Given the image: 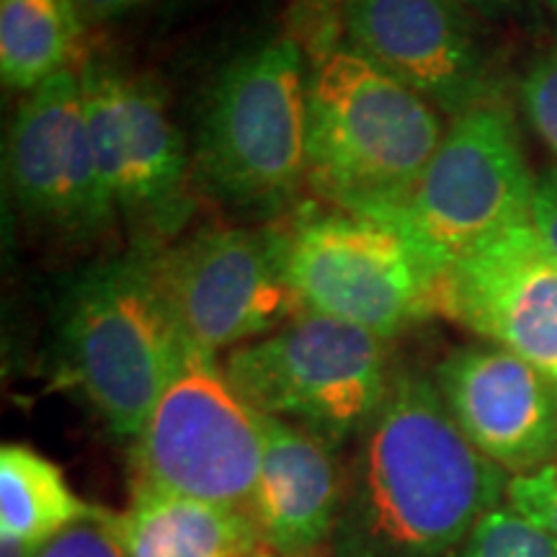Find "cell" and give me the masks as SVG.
<instances>
[{"label": "cell", "mask_w": 557, "mask_h": 557, "mask_svg": "<svg viewBox=\"0 0 557 557\" xmlns=\"http://www.w3.org/2000/svg\"><path fill=\"white\" fill-rule=\"evenodd\" d=\"M508 478L468 442L434 380L395 372L357 438L329 557H455Z\"/></svg>", "instance_id": "obj_1"}, {"label": "cell", "mask_w": 557, "mask_h": 557, "mask_svg": "<svg viewBox=\"0 0 557 557\" xmlns=\"http://www.w3.org/2000/svg\"><path fill=\"white\" fill-rule=\"evenodd\" d=\"M305 54L312 191L359 214L400 201L442 145V111L341 37Z\"/></svg>", "instance_id": "obj_2"}, {"label": "cell", "mask_w": 557, "mask_h": 557, "mask_svg": "<svg viewBox=\"0 0 557 557\" xmlns=\"http://www.w3.org/2000/svg\"><path fill=\"white\" fill-rule=\"evenodd\" d=\"M186 346L148 246L86 269L62 299V364L120 438H137Z\"/></svg>", "instance_id": "obj_3"}, {"label": "cell", "mask_w": 557, "mask_h": 557, "mask_svg": "<svg viewBox=\"0 0 557 557\" xmlns=\"http://www.w3.org/2000/svg\"><path fill=\"white\" fill-rule=\"evenodd\" d=\"M194 178L238 209H282L308 184V54L271 39L222 67L201 111Z\"/></svg>", "instance_id": "obj_4"}, {"label": "cell", "mask_w": 557, "mask_h": 557, "mask_svg": "<svg viewBox=\"0 0 557 557\" xmlns=\"http://www.w3.org/2000/svg\"><path fill=\"white\" fill-rule=\"evenodd\" d=\"M534 189L517 116L506 99H496L449 120L410 194L367 218L398 230L444 276L496 235L532 225Z\"/></svg>", "instance_id": "obj_5"}, {"label": "cell", "mask_w": 557, "mask_h": 557, "mask_svg": "<svg viewBox=\"0 0 557 557\" xmlns=\"http://www.w3.org/2000/svg\"><path fill=\"white\" fill-rule=\"evenodd\" d=\"M222 367L263 416L344 449L385 406L395 372L389 341L315 312L225 354Z\"/></svg>", "instance_id": "obj_6"}, {"label": "cell", "mask_w": 557, "mask_h": 557, "mask_svg": "<svg viewBox=\"0 0 557 557\" xmlns=\"http://www.w3.org/2000/svg\"><path fill=\"white\" fill-rule=\"evenodd\" d=\"M284 233L299 312L393 341L442 315V274L398 230L348 209H305Z\"/></svg>", "instance_id": "obj_7"}, {"label": "cell", "mask_w": 557, "mask_h": 557, "mask_svg": "<svg viewBox=\"0 0 557 557\" xmlns=\"http://www.w3.org/2000/svg\"><path fill=\"white\" fill-rule=\"evenodd\" d=\"M267 416L214 354L189 341L135 438V483L243 508L259 480Z\"/></svg>", "instance_id": "obj_8"}, {"label": "cell", "mask_w": 557, "mask_h": 557, "mask_svg": "<svg viewBox=\"0 0 557 557\" xmlns=\"http://www.w3.org/2000/svg\"><path fill=\"white\" fill-rule=\"evenodd\" d=\"M78 75L96 160L116 218L129 222L137 246L176 240L197 209V178L163 88L150 75L94 54Z\"/></svg>", "instance_id": "obj_9"}, {"label": "cell", "mask_w": 557, "mask_h": 557, "mask_svg": "<svg viewBox=\"0 0 557 557\" xmlns=\"http://www.w3.org/2000/svg\"><path fill=\"white\" fill-rule=\"evenodd\" d=\"M150 259L181 331L214 357L269 336L299 312L282 227L207 225L150 248Z\"/></svg>", "instance_id": "obj_10"}, {"label": "cell", "mask_w": 557, "mask_h": 557, "mask_svg": "<svg viewBox=\"0 0 557 557\" xmlns=\"http://www.w3.org/2000/svg\"><path fill=\"white\" fill-rule=\"evenodd\" d=\"M5 178L26 220L99 235L116 209L103 184L78 70L54 75L18 103L5 139Z\"/></svg>", "instance_id": "obj_11"}, {"label": "cell", "mask_w": 557, "mask_h": 557, "mask_svg": "<svg viewBox=\"0 0 557 557\" xmlns=\"http://www.w3.org/2000/svg\"><path fill=\"white\" fill-rule=\"evenodd\" d=\"M341 39L449 120L504 99L472 11L459 0H364L341 16Z\"/></svg>", "instance_id": "obj_12"}, {"label": "cell", "mask_w": 557, "mask_h": 557, "mask_svg": "<svg viewBox=\"0 0 557 557\" xmlns=\"http://www.w3.org/2000/svg\"><path fill=\"white\" fill-rule=\"evenodd\" d=\"M442 315L517 354L557 389V259L532 225L506 230L451 263Z\"/></svg>", "instance_id": "obj_13"}, {"label": "cell", "mask_w": 557, "mask_h": 557, "mask_svg": "<svg viewBox=\"0 0 557 557\" xmlns=\"http://www.w3.org/2000/svg\"><path fill=\"white\" fill-rule=\"evenodd\" d=\"M434 385L459 431L508 478L557 457V389L508 348H457L436 367Z\"/></svg>", "instance_id": "obj_14"}, {"label": "cell", "mask_w": 557, "mask_h": 557, "mask_svg": "<svg viewBox=\"0 0 557 557\" xmlns=\"http://www.w3.org/2000/svg\"><path fill=\"white\" fill-rule=\"evenodd\" d=\"M344 487L346 470L336 447L282 418L267 416L261 472L243 511L269 555H329Z\"/></svg>", "instance_id": "obj_15"}, {"label": "cell", "mask_w": 557, "mask_h": 557, "mask_svg": "<svg viewBox=\"0 0 557 557\" xmlns=\"http://www.w3.org/2000/svg\"><path fill=\"white\" fill-rule=\"evenodd\" d=\"M129 557H259L267 553L243 508L135 483L120 513Z\"/></svg>", "instance_id": "obj_16"}, {"label": "cell", "mask_w": 557, "mask_h": 557, "mask_svg": "<svg viewBox=\"0 0 557 557\" xmlns=\"http://www.w3.org/2000/svg\"><path fill=\"white\" fill-rule=\"evenodd\" d=\"M88 24L75 0H0V73L5 88L32 94L81 70Z\"/></svg>", "instance_id": "obj_17"}, {"label": "cell", "mask_w": 557, "mask_h": 557, "mask_svg": "<svg viewBox=\"0 0 557 557\" xmlns=\"http://www.w3.org/2000/svg\"><path fill=\"white\" fill-rule=\"evenodd\" d=\"M52 459L24 444L0 449V540L37 549L90 513Z\"/></svg>", "instance_id": "obj_18"}, {"label": "cell", "mask_w": 557, "mask_h": 557, "mask_svg": "<svg viewBox=\"0 0 557 557\" xmlns=\"http://www.w3.org/2000/svg\"><path fill=\"white\" fill-rule=\"evenodd\" d=\"M455 557H557V540L513 506L500 504L478 521Z\"/></svg>", "instance_id": "obj_19"}, {"label": "cell", "mask_w": 557, "mask_h": 557, "mask_svg": "<svg viewBox=\"0 0 557 557\" xmlns=\"http://www.w3.org/2000/svg\"><path fill=\"white\" fill-rule=\"evenodd\" d=\"M32 557H129L120 513L94 506L81 521L34 549Z\"/></svg>", "instance_id": "obj_20"}, {"label": "cell", "mask_w": 557, "mask_h": 557, "mask_svg": "<svg viewBox=\"0 0 557 557\" xmlns=\"http://www.w3.org/2000/svg\"><path fill=\"white\" fill-rule=\"evenodd\" d=\"M521 107L532 129L557 156V52L534 60L519 86Z\"/></svg>", "instance_id": "obj_21"}, {"label": "cell", "mask_w": 557, "mask_h": 557, "mask_svg": "<svg viewBox=\"0 0 557 557\" xmlns=\"http://www.w3.org/2000/svg\"><path fill=\"white\" fill-rule=\"evenodd\" d=\"M506 504L557 540V457L527 475L508 480Z\"/></svg>", "instance_id": "obj_22"}, {"label": "cell", "mask_w": 557, "mask_h": 557, "mask_svg": "<svg viewBox=\"0 0 557 557\" xmlns=\"http://www.w3.org/2000/svg\"><path fill=\"white\" fill-rule=\"evenodd\" d=\"M357 3L364 0H292L289 37H295L302 50L318 41L341 37V16Z\"/></svg>", "instance_id": "obj_23"}, {"label": "cell", "mask_w": 557, "mask_h": 557, "mask_svg": "<svg viewBox=\"0 0 557 557\" xmlns=\"http://www.w3.org/2000/svg\"><path fill=\"white\" fill-rule=\"evenodd\" d=\"M75 3H78L90 29V26H114L148 16V13L160 11L173 0H75Z\"/></svg>", "instance_id": "obj_24"}, {"label": "cell", "mask_w": 557, "mask_h": 557, "mask_svg": "<svg viewBox=\"0 0 557 557\" xmlns=\"http://www.w3.org/2000/svg\"><path fill=\"white\" fill-rule=\"evenodd\" d=\"M532 227L557 259V165L537 176L532 207Z\"/></svg>", "instance_id": "obj_25"}, {"label": "cell", "mask_w": 557, "mask_h": 557, "mask_svg": "<svg viewBox=\"0 0 557 557\" xmlns=\"http://www.w3.org/2000/svg\"><path fill=\"white\" fill-rule=\"evenodd\" d=\"M459 3L480 16H506V13L517 11L524 0H459Z\"/></svg>", "instance_id": "obj_26"}, {"label": "cell", "mask_w": 557, "mask_h": 557, "mask_svg": "<svg viewBox=\"0 0 557 557\" xmlns=\"http://www.w3.org/2000/svg\"><path fill=\"white\" fill-rule=\"evenodd\" d=\"M545 3H547L549 13H553V21H555V26H557V0H545Z\"/></svg>", "instance_id": "obj_27"}, {"label": "cell", "mask_w": 557, "mask_h": 557, "mask_svg": "<svg viewBox=\"0 0 557 557\" xmlns=\"http://www.w3.org/2000/svg\"><path fill=\"white\" fill-rule=\"evenodd\" d=\"M259 557H274V555H269V553H263V555H259Z\"/></svg>", "instance_id": "obj_28"}]
</instances>
